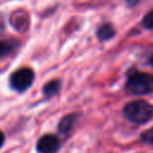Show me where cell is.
<instances>
[{"label": "cell", "mask_w": 153, "mask_h": 153, "mask_svg": "<svg viewBox=\"0 0 153 153\" xmlns=\"http://www.w3.org/2000/svg\"><path fill=\"white\" fill-rule=\"evenodd\" d=\"M74 121H75V117L74 115H68L66 117H63L59 124V131L62 134V135H68L69 131L72 130L73 128V124H74Z\"/></svg>", "instance_id": "obj_5"}, {"label": "cell", "mask_w": 153, "mask_h": 153, "mask_svg": "<svg viewBox=\"0 0 153 153\" xmlns=\"http://www.w3.org/2000/svg\"><path fill=\"white\" fill-rule=\"evenodd\" d=\"M4 141H5V136H4V133H2V131H0V148H1V146L4 145Z\"/></svg>", "instance_id": "obj_11"}, {"label": "cell", "mask_w": 153, "mask_h": 153, "mask_svg": "<svg viewBox=\"0 0 153 153\" xmlns=\"http://www.w3.org/2000/svg\"><path fill=\"white\" fill-rule=\"evenodd\" d=\"M35 79V74L32 69L30 68H20L16 71L11 78H10V84L11 87L18 92H23L26 88H29Z\"/></svg>", "instance_id": "obj_3"}, {"label": "cell", "mask_w": 153, "mask_h": 153, "mask_svg": "<svg viewBox=\"0 0 153 153\" xmlns=\"http://www.w3.org/2000/svg\"><path fill=\"white\" fill-rule=\"evenodd\" d=\"M143 25L147 29H153V10L145 16V18H143Z\"/></svg>", "instance_id": "obj_10"}, {"label": "cell", "mask_w": 153, "mask_h": 153, "mask_svg": "<svg viewBox=\"0 0 153 153\" xmlns=\"http://www.w3.org/2000/svg\"><path fill=\"white\" fill-rule=\"evenodd\" d=\"M123 114L127 120L141 124L153 116V106L145 100H134L124 106Z\"/></svg>", "instance_id": "obj_1"}, {"label": "cell", "mask_w": 153, "mask_h": 153, "mask_svg": "<svg viewBox=\"0 0 153 153\" xmlns=\"http://www.w3.org/2000/svg\"><path fill=\"white\" fill-rule=\"evenodd\" d=\"M151 63H152V66H153V56L151 57Z\"/></svg>", "instance_id": "obj_12"}, {"label": "cell", "mask_w": 153, "mask_h": 153, "mask_svg": "<svg viewBox=\"0 0 153 153\" xmlns=\"http://www.w3.org/2000/svg\"><path fill=\"white\" fill-rule=\"evenodd\" d=\"M17 44L14 42L10 41H0V57H4L8 54H11L16 49Z\"/></svg>", "instance_id": "obj_8"}, {"label": "cell", "mask_w": 153, "mask_h": 153, "mask_svg": "<svg viewBox=\"0 0 153 153\" xmlns=\"http://www.w3.org/2000/svg\"><path fill=\"white\" fill-rule=\"evenodd\" d=\"M60 86H61V82H60L59 80H53V81L45 84L44 87H43V93H44V96H47V97H53V96H55V94L59 92Z\"/></svg>", "instance_id": "obj_7"}, {"label": "cell", "mask_w": 153, "mask_h": 153, "mask_svg": "<svg viewBox=\"0 0 153 153\" xmlns=\"http://www.w3.org/2000/svg\"><path fill=\"white\" fill-rule=\"evenodd\" d=\"M60 147V141L55 135L48 134L42 136L37 142L38 153H56Z\"/></svg>", "instance_id": "obj_4"}, {"label": "cell", "mask_w": 153, "mask_h": 153, "mask_svg": "<svg viewBox=\"0 0 153 153\" xmlns=\"http://www.w3.org/2000/svg\"><path fill=\"white\" fill-rule=\"evenodd\" d=\"M141 140L146 143H152L153 145V127L148 130H146L145 133H142L141 135Z\"/></svg>", "instance_id": "obj_9"}, {"label": "cell", "mask_w": 153, "mask_h": 153, "mask_svg": "<svg viewBox=\"0 0 153 153\" xmlns=\"http://www.w3.org/2000/svg\"><path fill=\"white\" fill-rule=\"evenodd\" d=\"M127 90L133 94H146L153 91V75L148 73L137 72L129 76Z\"/></svg>", "instance_id": "obj_2"}, {"label": "cell", "mask_w": 153, "mask_h": 153, "mask_svg": "<svg viewBox=\"0 0 153 153\" xmlns=\"http://www.w3.org/2000/svg\"><path fill=\"white\" fill-rule=\"evenodd\" d=\"M114 35H115V30L110 24H103L97 31V36L100 41H108L111 37H114Z\"/></svg>", "instance_id": "obj_6"}]
</instances>
